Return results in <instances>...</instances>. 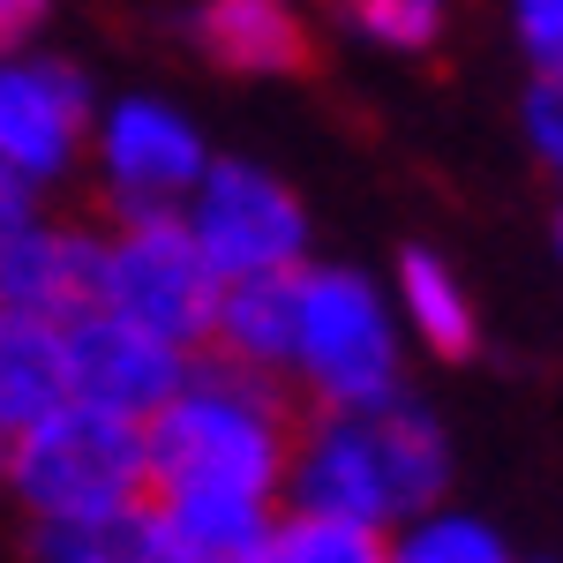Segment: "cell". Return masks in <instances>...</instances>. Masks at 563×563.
Masks as SVG:
<instances>
[{"mask_svg":"<svg viewBox=\"0 0 563 563\" xmlns=\"http://www.w3.org/2000/svg\"><path fill=\"white\" fill-rule=\"evenodd\" d=\"M308 398L286 376L233 368L218 353H196L188 384L143 421L151 451V496H249L271 504L294 474Z\"/></svg>","mask_w":563,"mask_h":563,"instance_id":"6da1fadb","label":"cell"},{"mask_svg":"<svg viewBox=\"0 0 563 563\" xmlns=\"http://www.w3.org/2000/svg\"><path fill=\"white\" fill-rule=\"evenodd\" d=\"M294 390L308 406H376L398 390V331H390L384 294L361 271L301 263Z\"/></svg>","mask_w":563,"mask_h":563,"instance_id":"5b68a950","label":"cell"},{"mask_svg":"<svg viewBox=\"0 0 563 563\" xmlns=\"http://www.w3.org/2000/svg\"><path fill=\"white\" fill-rule=\"evenodd\" d=\"M451 481V443L413 398H376V406H308L301 443H294V504L346 511L368 526H406L435 511Z\"/></svg>","mask_w":563,"mask_h":563,"instance_id":"7a4b0ae2","label":"cell"},{"mask_svg":"<svg viewBox=\"0 0 563 563\" xmlns=\"http://www.w3.org/2000/svg\"><path fill=\"white\" fill-rule=\"evenodd\" d=\"M90 180H98V211L106 218H135V211H180L196 196V180L211 166L203 129L166 106V98H113L98 106L90 129Z\"/></svg>","mask_w":563,"mask_h":563,"instance_id":"52a82bcc","label":"cell"},{"mask_svg":"<svg viewBox=\"0 0 563 563\" xmlns=\"http://www.w3.org/2000/svg\"><path fill=\"white\" fill-rule=\"evenodd\" d=\"M68 406V331L53 316L0 308V429H31Z\"/></svg>","mask_w":563,"mask_h":563,"instance_id":"5bb4252c","label":"cell"},{"mask_svg":"<svg viewBox=\"0 0 563 563\" xmlns=\"http://www.w3.org/2000/svg\"><path fill=\"white\" fill-rule=\"evenodd\" d=\"M0 466H8V429H0Z\"/></svg>","mask_w":563,"mask_h":563,"instance_id":"cb8c5ba5","label":"cell"},{"mask_svg":"<svg viewBox=\"0 0 563 563\" xmlns=\"http://www.w3.org/2000/svg\"><path fill=\"white\" fill-rule=\"evenodd\" d=\"M263 563H390V526H368V519H346V511L294 504L286 519H271Z\"/></svg>","mask_w":563,"mask_h":563,"instance_id":"e0dca14e","label":"cell"},{"mask_svg":"<svg viewBox=\"0 0 563 563\" xmlns=\"http://www.w3.org/2000/svg\"><path fill=\"white\" fill-rule=\"evenodd\" d=\"M174 38L218 76H308L316 68L308 0H174Z\"/></svg>","mask_w":563,"mask_h":563,"instance_id":"30bf717a","label":"cell"},{"mask_svg":"<svg viewBox=\"0 0 563 563\" xmlns=\"http://www.w3.org/2000/svg\"><path fill=\"white\" fill-rule=\"evenodd\" d=\"M398 294H406V323L421 331V346L443 353V361H474L481 323H474V301H466L451 263L429 256V249H406L398 256Z\"/></svg>","mask_w":563,"mask_h":563,"instance_id":"2e32d148","label":"cell"},{"mask_svg":"<svg viewBox=\"0 0 563 563\" xmlns=\"http://www.w3.org/2000/svg\"><path fill=\"white\" fill-rule=\"evenodd\" d=\"M0 188H15V180H8V174H0ZM23 196H31V188H23Z\"/></svg>","mask_w":563,"mask_h":563,"instance_id":"d4e9b609","label":"cell"},{"mask_svg":"<svg viewBox=\"0 0 563 563\" xmlns=\"http://www.w3.org/2000/svg\"><path fill=\"white\" fill-rule=\"evenodd\" d=\"M294 323H301V263L294 271H263V278H225L203 353L294 384Z\"/></svg>","mask_w":563,"mask_h":563,"instance_id":"7c38bea8","label":"cell"},{"mask_svg":"<svg viewBox=\"0 0 563 563\" xmlns=\"http://www.w3.org/2000/svg\"><path fill=\"white\" fill-rule=\"evenodd\" d=\"M98 249H106V225L31 211L0 249V308L53 316V323L98 308Z\"/></svg>","mask_w":563,"mask_h":563,"instance_id":"8fae6325","label":"cell"},{"mask_svg":"<svg viewBox=\"0 0 563 563\" xmlns=\"http://www.w3.org/2000/svg\"><path fill=\"white\" fill-rule=\"evenodd\" d=\"M526 143H533V158L563 180V68H533V84H526Z\"/></svg>","mask_w":563,"mask_h":563,"instance_id":"ffe728a7","label":"cell"},{"mask_svg":"<svg viewBox=\"0 0 563 563\" xmlns=\"http://www.w3.org/2000/svg\"><path fill=\"white\" fill-rule=\"evenodd\" d=\"M556 241H563V218H556Z\"/></svg>","mask_w":563,"mask_h":563,"instance_id":"484cf974","label":"cell"},{"mask_svg":"<svg viewBox=\"0 0 563 563\" xmlns=\"http://www.w3.org/2000/svg\"><path fill=\"white\" fill-rule=\"evenodd\" d=\"M31 563H151V504H90L38 511L23 533Z\"/></svg>","mask_w":563,"mask_h":563,"instance_id":"9a60e30c","label":"cell"},{"mask_svg":"<svg viewBox=\"0 0 563 563\" xmlns=\"http://www.w3.org/2000/svg\"><path fill=\"white\" fill-rule=\"evenodd\" d=\"M271 504L249 496H158L151 504V563H263Z\"/></svg>","mask_w":563,"mask_h":563,"instance_id":"4fadbf2b","label":"cell"},{"mask_svg":"<svg viewBox=\"0 0 563 563\" xmlns=\"http://www.w3.org/2000/svg\"><path fill=\"white\" fill-rule=\"evenodd\" d=\"M38 211V196H23V188H0V249H8V233L23 225V218Z\"/></svg>","mask_w":563,"mask_h":563,"instance_id":"603a6c76","label":"cell"},{"mask_svg":"<svg viewBox=\"0 0 563 563\" xmlns=\"http://www.w3.org/2000/svg\"><path fill=\"white\" fill-rule=\"evenodd\" d=\"M90 129H98V90L76 60L45 53V45H15L0 53V174L15 188H60L90 158Z\"/></svg>","mask_w":563,"mask_h":563,"instance_id":"8992f818","label":"cell"},{"mask_svg":"<svg viewBox=\"0 0 563 563\" xmlns=\"http://www.w3.org/2000/svg\"><path fill=\"white\" fill-rule=\"evenodd\" d=\"M98 225H106V249H98V308H121V316L166 331L188 353L211 346L225 278L211 271L203 241L188 233V218L180 211H135V218H98Z\"/></svg>","mask_w":563,"mask_h":563,"instance_id":"277c9868","label":"cell"},{"mask_svg":"<svg viewBox=\"0 0 563 563\" xmlns=\"http://www.w3.org/2000/svg\"><path fill=\"white\" fill-rule=\"evenodd\" d=\"M511 38L526 68H563V0H511Z\"/></svg>","mask_w":563,"mask_h":563,"instance_id":"44dd1931","label":"cell"},{"mask_svg":"<svg viewBox=\"0 0 563 563\" xmlns=\"http://www.w3.org/2000/svg\"><path fill=\"white\" fill-rule=\"evenodd\" d=\"M390 563H511V556H504L496 526L421 511V519L406 526V541H390Z\"/></svg>","mask_w":563,"mask_h":563,"instance_id":"d6986e66","label":"cell"},{"mask_svg":"<svg viewBox=\"0 0 563 563\" xmlns=\"http://www.w3.org/2000/svg\"><path fill=\"white\" fill-rule=\"evenodd\" d=\"M323 15L376 53H429L451 31V0H323Z\"/></svg>","mask_w":563,"mask_h":563,"instance_id":"ac0fdd59","label":"cell"},{"mask_svg":"<svg viewBox=\"0 0 563 563\" xmlns=\"http://www.w3.org/2000/svg\"><path fill=\"white\" fill-rule=\"evenodd\" d=\"M188 233L203 241L218 278H263L308 263V211L286 180L256 158H211L196 196L180 203Z\"/></svg>","mask_w":563,"mask_h":563,"instance_id":"ba28073f","label":"cell"},{"mask_svg":"<svg viewBox=\"0 0 563 563\" xmlns=\"http://www.w3.org/2000/svg\"><path fill=\"white\" fill-rule=\"evenodd\" d=\"M60 331H68V398L129 413V421H151L188 384V368H196L188 346H174L166 331L135 323L121 308H84Z\"/></svg>","mask_w":563,"mask_h":563,"instance_id":"9c48e42d","label":"cell"},{"mask_svg":"<svg viewBox=\"0 0 563 563\" xmlns=\"http://www.w3.org/2000/svg\"><path fill=\"white\" fill-rule=\"evenodd\" d=\"M53 8H60V0H0V53L38 45L45 23H53Z\"/></svg>","mask_w":563,"mask_h":563,"instance_id":"7402d4cb","label":"cell"},{"mask_svg":"<svg viewBox=\"0 0 563 563\" xmlns=\"http://www.w3.org/2000/svg\"><path fill=\"white\" fill-rule=\"evenodd\" d=\"M8 488L15 504L38 511H90V504H143L151 488V451H143V421L106 413V406H53L45 421L8 435Z\"/></svg>","mask_w":563,"mask_h":563,"instance_id":"3957f363","label":"cell"}]
</instances>
